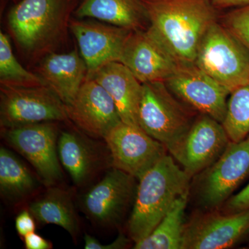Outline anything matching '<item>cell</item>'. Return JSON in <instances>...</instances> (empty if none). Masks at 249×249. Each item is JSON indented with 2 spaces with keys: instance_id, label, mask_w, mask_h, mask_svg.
Segmentation results:
<instances>
[{
  "instance_id": "484cf974",
  "label": "cell",
  "mask_w": 249,
  "mask_h": 249,
  "mask_svg": "<svg viewBox=\"0 0 249 249\" xmlns=\"http://www.w3.org/2000/svg\"><path fill=\"white\" fill-rule=\"evenodd\" d=\"M222 22L249 53V4L229 11L222 18Z\"/></svg>"
},
{
  "instance_id": "4316f807",
  "label": "cell",
  "mask_w": 249,
  "mask_h": 249,
  "mask_svg": "<svg viewBox=\"0 0 249 249\" xmlns=\"http://www.w3.org/2000/svg\"><path fill=\"white\" fill-rule=\"evenodd\" d=\"M224 208L226 213H237L249 210V183L245 188L235 196H231Z\"/></svg>"
},
{
  "instance_id": "7402d4cb",
  "label": "cell",
  "mask_w": 249,
  "mask_h": 249,
  "mask_svg": "<svg viewBox=\"0 0 249 249\" xmlns=\"http://www.w3.org/2000/svg\"><path fill=\"white\" fill-rule=\"evenodd\" d=\"M189 191L183 193L174 202L151 233L136 242L135 249H181L185 210L188 204Z\"/></svg>"
},
{
  "instance_id": "30bf717a",
  "label": "cell",
  "mask_w": 249,
  "mask_h": 249,
  "mask_svg": "<svg viewBox=\"0 0 249 249\" xmlns=\"http://www.w3.org/2000/svg\"><path fill=\"white\" fill-rule=\"evenodd\" d=\"M110 155L111 165L137 179L151 169L168 149L140 127L121 122L104 139Z\"/></svg>"
},
{
  "instance_id": "ffe728a7",
  "label": "cell",
  "mask_w": 249,
  "mask_h": 249,
  "mask_svg": "<svg viewBox=\"0 0 249 249\" xmlns=\"http://www.w3.org/2000/svg\"><path fill=\"white\" fill-rule=\"evenodd\" d=\"M73 14L77 18H93L129 31L149 27L144 0H82Z\"/></svg>"
},
{
  "instance_id": "ac0fdd59",
  "label": "cell",
  "mask_w": 249,
  "mask_h": 249,
  "mask_svg": "<svg viewBox=\"0 0 249 249\" xmlns=\"http://www.w3.org/2000/svg\"><path fill=\"white\" fill-rule=\"evenodd\" d=\"M37 73L67 106L76 97L88 71L84 60L75 48L69 53L47 54L42 58Z\"/></svg>"
},
{
  "instance_id": "4fadbf2b",
  "label": "cell",
  "mask_w": 249,
  "mask_h": 249,
  "mask_svg": "<svg viewBox=\"0 0 249 249\" xmlns=\"http://www.w3.org/2000/svg\"><path fill=\"white\" fill-rule=\"evenodd\" d=\"M65 107L68 119L92 139L104 140L122 122L110 95L90 77H87L73 102Z\"/></svg>"
},
{
  "instance_id": "8992f818",
  "label": "cell",
  "mask_w": 249,
  "mask_h": 249,
  "mask_svg": "<svg viewBox=\"0 0 249 249\" xmlns=\"http://www.w3.org/2000/svg\"><path fill=\"white\" fill-rule=\"evenodd\" d=\"M67 119L65 105L47 85H0V124L2 129Z\"/></svg>"
},
{
  "instance_id": "277c9868",
  "label": "cell",
  "mask_w": 249,
  "mask_h": 249,
  "mask_svg": "<svg viewBox=\"0 0 249 249\" xmlns=\"http://www.w3.org/2000/svg\"><path fill=\"white\" fill-rule=\"evenodd\" d=\"M195 64L231 93L249 81V53L222 24L205 35Z\"/></svg>"
},
{
  "instance_id": "83f0119b",
  "label": "cell",
  "mask_w": 249,
  "mask_h": 249,
  "mask_svg": "<svg viewBox=\"0 0 249 249\" xmlns=\"http://www.w3.org/2000/svg\"><path fill=\"white\" fill-rule=\"evenodd\" d=\"M84 241L85 249H121L125 248L129 243L128 239L123 234H120L111 243L106 245H103L99 241L88 233H85Z\"/></svg>"
},
{
  "instance_id": "7c38bea8",
  "label": "cell",
  "mask_w": 249,
  "mask_h": 249,
  "mask_svg": "<svg viewBox=\"0 0 249 249\" xmlns=\"http://www.w3.org/2000/svg\"><path fill=\"white\" fill-rule=\"evenodd\" d=\"M249 231V210L195 214L185 223L181 249H223L236 245Z\"/></svg>"
},
{
  "instance_id": "f1b7e54d",
  "label": "cell",
  "mask_w": 249,
  "mask_h": 249,
  "mask_svg": "<svg viewBox=\"0 0 249 249\" xmlns=\"http://www.w3.org/2000/svg\"><path fill=\"white\" fill-rule=\"evenodd\" d=\"M34 218L29 211H22L18 214L16 219V229L19 235L24 237L30 232H35Z\"/></svg>"
},
{
  "instance_id": "44dd1931",
  "label": "cell",
  "mask_w": 249,
  "mask_h": 249,
  "mask_svg": "<svg viewBox=\"0 0 249 249\" xmlns=\"http://www.w3.org/2000/svg\"><path fill=\"white\" fill-rule=\"evenodd\" d=\"M29 211L37 222L59 226L76 238L79 225L69 192L58 187L49 186L42 196L31 203Z\"/></svg>"
},
{
  "instance_id": "2e32d148",
  "label": "cell",
  "mask_w": 249,
  "mask_h": 249,
  "mask_svg": "<svg viewBox=\"0 0 249 249\" xmlns=\"http://www.w3.org/2000/svg\"><path fill=\"white\" fill-rule=\"evenodd\" d=\"M70 29L91 76L101 67L120 62L124 43L132 31L111 24L71 19Z\"/></svg>"
},
{
  "instance_id": "3957f363",
  "label": "cell",
  "mask_w": 249,
  "mask_h": 249,
  "mask_svg": "<svg viewBox=\"0 0 249 249\" xmlns=\"http://www.w3.org/2000/svg\"><path fill=\"white\" fill-rule=\"evenodd\" d=\"M191 178L167 154L139 180L127 225L132 240L136 243L151 233L176 199L189 191Z\"/></svg>"
},
{
  "instance_id": "603a6c76",
  "label": "cell",
  "mask_w": 249,
  "mask_h": 249,
  "mask_svg": "<svg viewBox=\"0 0 249 249\" xmlns=\"http://www.w3.org/2000/svg\"><path fill=\"white\" fill-rule=\"evenodd\" d=\"M38 182L23 163L8 149L0 148V193L9 200H20L38 188Z\"/></svg>"
},
{
  "instance_id": "5bb4252c",
  "label": "cell",
  "mask_w": 249,
  "mask_h": 249,
  "mask_svg": "<svg viewBox=\"0 0 249 249\" xmlns=\"http://www.w3.org/2000/svg\"><path fill=\"white\" fill-rule=\"evenodd\" d=\"M132 175L113 168L83 198L85 214L103 226H114L124 217L134 196Z\"/></svg>"
},
{
  "instance_id": "52a82bcc",
  "label": "cell",
  "mask_w": 249,
  "mask_h": 249,
  "mask_svg": "<svg viewBox=\"0 0 249 249\" xmlns=\"http://www.w3.org/2000/svg\"><path fill=\"white\" fill-rule=\"evenodd\" d=\"M198 175L199 204L209 211L222 206L249 177V135L240 142L230 141L217 160Z\"/></svg>"
},
{
  "instance_id": "8fae6325",
  "label": "cell",
  "mask_w": 249,
  "mask_h": 249,
  "mask_svg": "<svg viewBox=\"0 0 249 249\" xmlns=\"http://www.w3.org/2000/svg\"><path fill=\"white\" fill-rule=\"evenodd\" d=\"M164 83L180 101L222 124L230 93L196 64H179Z\"/></svg>"
},
{
  "instance_id": "9a60e30c",
  "label": "cell",
  "mask_w": 249,
  "mask_h": 249,
  "mask_svg": "<svg viewBox=\"0 0 249 249\" xmlns=\"http://www.w3.org/2000/svg\"><path fill=\"white\" fill-rule=\"evenodd\" d=\"M120 62L142 84L165 82L179 65L147 29L129 33Z\"/></svg>"
},
{
  "instance_id": "e0dca14e",
  "label": "cell",
  "mask_w": 249,
  "mask_h": 249,
  "mask_svg": "<svg viewBox=\"0 0 249 249\" xmlns=\"http://www.w3.org/2000/svg\"><path fill=\"white\" fill-rule=\"evenodd\" d=\"M88 77L96 80L110 95L122 122L139 127L142 84L125 65L121 62H110Z\"/></svg>"
},
{
  "instance_id": "ba28073f",
  "label": "cell",
  "mask_w": 249,
  "mask_h": 249,
  "mask_svg": "<svg viewBox=\"0 0 249 249\" xmlns=\"http://www.w3.org/2000/svg\"><path fill=\"white\" fill-rule=\"evenodd\" d=\"M5 140L29 161L46 186L62 179L59 160V131L54 122L27 124L4 129Z\"/></svg>"
},
{
  "instance_id": "4dcf8cb0",
  "label": "cell",
  "mask_w": 249,
  "mask_h": 249,
  "mask_svg": "<svg viewBox=\"0 0 249 249\" xmlns=\"http://www.w3.org/2000/svg\"><path fill=\"white\" fill-rule=\"evenodd\" d=\"M217 9L235 8L249 4V0H211Z\"/></svg>"
},
{
  "instance_id": "cb8c5ba5",
  "label": "cell",
  "mask_w": 249,
  "mask_h": 249,
  "mask_svg": "<svg viewBox=\"0 0 249 249\" xmlns=\"http://www.w3.org/2000/svg\"><path fill=\"white\" fill-rule=\"evenodd\" d=\"M0 84L17 87L46 85L37 73L28 71L13 53L9 37L0 31Z\"/></svg>"
},
{
  "instance_id": "6da1fadb",
  "label": "cell",
  "mask_w": 249,
  "mask_h": 249,
  "mask_svg": "<svg viewBox=\"0 0 249 249\" xmlns=\"http://www.w3.org/2000/svg\"><path fill=\"white\" fill-rule=\"evenodd\" d=\"M147 30L178 64H193L205 35L217 22L211 0H144Z\"/></svg>"
},
{
  "instance_id": "f546056e",
  "label": "cell",
  "mask_w": 249,
  "mask_h": 249,
  "mask_svg": "<svg viewBox=\"0 0 249 249\" xmlns=\"http://www.w3.org/2000/svg\"><path fill=\"white\" fill-rule=\"evenodd\" d=\"M24 243L27 249H50L52 245L35 232H30L24 237Z\"/></svg>"
},
{
  "instance_id": "7a4b0ae2",
  "label": "cell",
  "mask_w": 249,
  "mask_h": 249,
  "mask_svg": "<svg viewBox=\"0 0 249 249\" xmlns=\"http://www.w3.org/2000/svg\"><path fill=\"white\" fill-rule=\"evenodd\" d=\"M78 0H21L8 15L12 37L27 55L43 58L63 43Z\"/></svg>"
},
{
  "instance_id": "d6986e66",
  "label": "cell",
  "mask_w": 249,
  "mask_h": 249,
  "mask_svg": "<svg viewBox=\"0 0 249 249\" xmlns=\"http://www.w3.org/2000/svg\"><path fill=\"white\" fill-rule=\"evenodd\" d=\"M91 139L83 132L71 130L59 134V160L77 186L88 182L104 165L101 147Z\"/></svg>"
},
{
  "instance_id": "d4e9b609",
  "label": "cell",
  "mask_w": 249,
  "mask_h": 249,
  "mask_svg": "<svg viewBox=\"0 0 249 249\" xmlns=\"http://www.w3.org/2000/svg\"><path fill=\"white\" fill-rule=\"evenodd\" d=\"M222 124L231 142L249 135V81L231 93Z\"/></svg>"
},
{
  "instance_id": "5b68a950",
  "label": "cell",
  "mask_w": 249,
  "mask_h": 249,
  "mask_svg": "<svg viewBox=\"0 0 249 249\" xmlns=\"http://www.w3.org/2000/svg\"><path fill=\"white\" fill-rule=\"evenodd\" d=\"M177 98L164 82L142 83L139 127L168 150L183 138L195 121Z\"/></svg>"
},
{
  "instance_id": "9c48e42d",
  "label": "cell",
  "mask_w": 249,
  "mask_h": 249,
  "mask_svg": "<svg viewBox=\"0 0 249 249\" xmlns=\"http://www.w3.org/2000/svg\"><path fill=\"white\" fill-rule=\"evenodd\" d=\"M230 141L222 123L201 114L194 121L183 138L168 151L193 178L216 161Z\"/></svg>"
}]
</instances>
